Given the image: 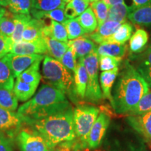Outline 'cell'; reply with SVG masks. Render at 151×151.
<instances>
[{
  "mask_svg": "<svg viewBox=\"0 0 151 151\" xmlns=\"http://www.w3.org/2000/svg\"><path fill=\"white\" fill-rule=\"evenodd\" d=\"M121 23L113 20H106L99 25L97 29L91 34L86 35L95 43L101 44L105 42L111 35H113L121 25Z\"/></svg>",
  "mask_w": 151,
  "mask_h": 151,
  "instance_id": "obj_14",
  "label": "cell"
},
{
  "mask_svg": "<svg viewBox=\"0 0 151 151\" xmlns=\"http://www.w3.org/2000/svg\"><path fill=\"white\" fill-rule=\"evenodd\" d=\"M73 73L76 95L81 99H85L88 86V73L82 58L78 60Z\"/></svg>",
  "mask_w": 151,
  "mask_h": 151,
  "instance_id": "obj_16",
  "label": "cell"
},
{
  "mask_svg": "<svg viewBox=\"0 0 151 151\" xmlns=\"http://www.w3.org/2000/svg\"><path fill=\"white\" fill-rule=\"evenodd\" d=\"M150 4H151V0H131V5L129 6V8L131 11Z\"/></svg>",
  "mask_w": 151,
  "mask_h": 151,
  "instance_id": "obj_43",
  "label": "cell"
},
{
  "mask_svg": "<svg viewBox=\"0 0 151 151\" xmlns=\"http://www.w3.org/2000/svg\"><path fill=\"white\" fill-rule=\"evenodd\" d=\"M0 138H6V134L4 133L0 132Z\"/></svg>",
  "mask_w": 151,
  "mask_h": 151,
  "instance_id": "obj_47",
  "label": "cell"
},
{
  "mask_svg": "<svg viewBox=\"0 0 151 151\" xmlns=\"http://www.w3.org/2000/svg\"><path fill=\"white\" fill-rule=\"evenodd\" d=\"M63 25L67 30V37L69 40H73L86 35V31L83 29L76 18L67 19L63 23Z\"/></svg>",
  "mask_w": 151,
  "mask_h": 151,
  "instance_id": "obj_35",
  "label": "cell"
},
{
  "mask_svg": "<svg viewBox=\"0 0 151 151\" xmlns=\"http://www.w3.org/2000/svg\"><path fill=\"white\" fill-rule=\"evenodd\" d=\"M14 14L6 10L5 14L0 18V35L11 37L15 29Z\"/></svg>",
  "mask_w": 151,
  "mask_h": 151,
  "instance_id": "obj_36",
  "label": "cell"
},
{
  "mask_svg": "<svg viewBox=\"0 0 151 151\" xmlns=\"http://www.w3.org/2000/svg\"><path fill=\"white\" fill-rule=\"evenodd\" d=\"M9 62L14 78H17L20 73L29 68L32 65L37 61L44 59L43 55H19L9 52L8 53Z\"/></svg>",
  "mask_w": 151,
  "mask_h": 151,
  "instance_id": "obj_10",
  "label": "cell"
},
{
  "mask_svg": "<svg viewBox=\"0 0 151 151\" xmlns=\"http://www.w3.org/2000/svg\"><path fill=\"white\" fill-rule=\"evenodd\" d=\"M41 61H37L32 65L26 70L20 73L16 78L20 79L28 84L38 86L41 78V75L39 72Z\"/></svg>",
  "mask_w": 151,
  "mask_h": 151,
  "instance_id": "obj_27",
  "label": "cell"
},
{
  "mask_svg": "<svg viewBox=\"0 0 151 151\" xmlns=\"http://www.w3.org/2000/svg\"><path fill=\"white\" fill-rule=\"evenodd\" d=\"M149 111H151V92L143 96L129 113L132 115H139Z\"/></svg>",
  "mask_w": 151,
  "mask_h": 151,
  "instance_id": "obj_40",
  "label": "cell"
},
{
  "mask_svg": "<svg viewBox=\"0 0 151 151\" xmlns=\"http://www.w3.org/2000/svg\"><path fill=\"white\" fill-rule=\"evenodd\" d=\"M129 12L130 9L125 3L111 6L109 9L107 20H113L123 24L127 22Z\"/></svg>",
  "mask_w": 151,
  "mask_h": 151,
  "instance_id": "obj_28",
  "label": "cell"
},
{
  "mask_svg": "<svg viewBox=\"0 0 151 151\" xmlns=\"http://www.w3.org/2000/svg\"><path fill=\"white\" fill-rule=\"evenodd\" d=\"M140 151H147V150H140Z\"/></svg>",
  "mask_w": 151,
  "mask_h": 151,
  "instance_id": "obj_52",
  "label": "cell"
},
{
  "mask_svg": "<svg viewBox=\"0 0 151 151\" xmlns=\"http://www.w3.org/2000/svg\"><path fill=\"white\" fill-rule=\"evenodd\" d=\"M7 9L14 14H29L32 9L31 0H9Z\"/></svg>",
  "mask_w": 151,
  "mask_h": 151,
  "instance_id": "obj_38",
  "label": "cell"
},
{
  "mask_svg": "<svg viewBox=\"0 0 151 151\" xmlns=\"http://www.w3.org/2000/svg\"><path fill=\"white\" fill-rule=\"evenodd\" d=\"M32 9L39 11H51L57 9H65L66 3L62 0H31Z\"/></svg>",
  "mask_w": 151,
  "mask_h": 151,
  "instance_id": "obj_34",
  "label": "cell"
},
{
  "mask_svg": "<svg viewBox=\"0 0 151 151\" xmlns=\"http://www.w3.org/2000/svg\"><path fill=\"white\" fill-rule=\"evenodd\" d=\"M119 72V67L115 68L111 71H102L99 77V83L102 91L103 97L109 99L111 104H112V94L111 90L114 85L116 77Z\"/></svg>",
  "mask_w": 151,
  "mask_h": 151,
  "instance_id": "obj_18",
  "label": "cell"
},
{
  "mask_svg": "<svg viewBox=\"0 0 151 151\" xmlns=\"http://www.w3.org/2000/svg\"><path fill=\"white\" fill-rule=\"evenodd\" d=\"M62 1H63L65 3H69L71 0H62Z\"/></svg>",
  "mask_w": 151,
  "mask_h": 151,
  "instance_id": "obj_49",
  "label": "cell"
},
{
  "mask_svg": "<svg viewBox=\"0 0 151 151\" xmlns=\"http://www.w3.org/2000/svg\"><path fill=\"white\" fill-rule=\"evenodd\" d=\"M43 37H49L62 42L68 43L67 30L63 24L53 21L45 25L43 30Z\"/></svg>",
  "mask_w": 151,
  "mask_h": 151,
  "instance_id": "obj_24",
  "label": "cell"
},
{
  "mask_svg": "<svg viewBox=\"0 0 151 151\" xmlns=\"http://www.w3.org/2000/svg\"><path fill=\"white\" fill-rule=\"evenodd\" d=\"M82 60L88 73V86L85 98L91 102H98L102 99L103 94L98 78L99 58L96 50Z\"/></svg>",
  "mask_w": 151,
  "mask_h": 151,
  "instance_id": "obj_6",
  "label": "cell"
},
{
  "mask_svg": "<svg viewBox=\"0 0 151 151\" xmlns=\"http://www.w3.org/2000/svg\"><path fill=\"white\" fill-rule=\"evenodd\" d=\"M43 81L48 85L61 90L65 94H75L74 79L70 71L58 60L48 55H45L42 65Z\"/></svg>",
  "mask_w": 151,
  "mask_h": 151,
  "instance_id": "obj_4",
  "label": "cell"
},
{
  "mask_svg": "<svg viewBox=\"0 0 151 151\" xmlns=\"http://www.w3.org/2000/svg\"><path fill=\"white\" fill-rule=\"evenodd\" d=\"M90 2L88 0H71L65 8V15L67 19L76 18L88 9Z\"/></svg>",
  "mask_w": 151,
  "mask_h": 151,
  "instance_id": "obj_30",
  "label": "cell"
},
{
  "mask_svg": "<svg viewBox=\"0 0 151 151\" xmlns=\"http://www.w3.org/2000/svg\"><path fill=\"white\" fill-rule=\"evenodd\" d=\"M5 11V9L2 8V7H1V6H0V12H1V11Z\"/></svg>",
  "mask_w": 151,
  "mask_h": 151,
  "instance_id": "obj_50",
  "label": "cell"
},
{
  "mask_svg": "<svg viewBox=\"0 0 151 151\" xmlns=\"http://www.w3.org/2000/svg\"><path fill=\"white\" fill-rule=\"evenodd\" d=\"M18 99L15 95L14 90L0 88V107L11 111L18 109Z\"/></svg>",
  "mask_w": 151,
  "mask_h": 151,
  "instance_id": "obj_33",
  "label": "cell"
},
{
  "mask_svg": "<svg viewBox=\"0 0 151 151\" xmlns=\"http://www.w3.org/2000/svg\"><path fill=\"white\" fill-rule=\"evenodd\" d=\"M104 1V2L109 6L119 4L125 3L124 2V0H105V1Z\"/></svg>",
  "mask_w": 151,
  "mask_h": 151,
  "instance_id": "obj_45",
  "label": "cell"
},
{
  "mask_svg": "<svg viewBox=\"0 0 151 151\" xmlns=\"http://www.w3.org/2000/svg\"><path fill=\"white\" fill-rule=\"evenodd\" d=\"M14 43L11 37L0 35V59L4 58L6 55L11 52Z\"/></svg>",
  "mask_w": 151,
  "mask_h": 151,
  "instance_id": "obj_42",
  "label": "cell"
},
{
  "mask_svg": "<svg viewBox=\"0 0 151 151\" xmlns=\"http://www.w3.org/2000/svg\"><path fill=\"white\" fill-rule=\"evenodd\" d=\"M65 9H57L51 11H39L37 9H32L30 11V13L32 15V16L35 18L37 19H43V18H48L53 21L60 22V23L63 24L66 20V18L65 15Z\"/></svg>",
  "mask_w": 151,
  "mask_h": 151,
  "instance_id": "obj_32",
  "label": "cell"
},
{
  "mask_svg": "<svg viewBox=\"0 0 151 151\" xmlns=\"http://www.w3.org/2000/svg\"><path fill=\"white\" fill-rule=\"evenodd\" d=\"M44 26V21L42 19H31L22 32V40L24 41H34L41 39L43 37Z\"/></svg>",
  "mask_w": 151,
  "mask_h": 151,
  "instance_id": "obj_17",
  "label": "cell"
},
{
  "mask_svg": "<svg viewBox=\"0 0 151 151\" xmlns=\"http://www.w3.org/2000/svg\"><path fill=\"white\" fill-rule=\"evenodd\" d=\"M77 58L76 55L75 50L71 48V47H69L68 50L66 51V52L62 56L61 61L60 62L69 71H73L74 72L76 67L77 65Z\"/></svg>",
  "mask_w": 151,
  "mask_h": 151,
  "instance_id": "obj_41",
  "label": "cell"
},
{
  "mask_svg": "<svg viewBox=\"0 0 151 151\" xmlns=\"http://www.w3.org/2000/svg\"><path fill=\"white\" fill-rule=\"evenodd\" d=\"M67 44L69 47H71L75 50L76 58L78 60L84 58L97 48L96 43L87 36H83L73 40H70L68 41Z\"/></svg>",
  "mask_w": 151,
  "mask_h": 151,
  "instance_id": "obj_15",
  "label": "cell"
},
{
  "mask_svg": "<svg viewBox=\"0 0 151 151\" xmlns=\"http://www.w3.org/2000/svg\"><path fill=\"white\" fill-rule=\"evenodd\" d=\"M127 18L136 25L148 27L151 25V4L131 11Z\"/></svg>",
  "mask_w": 151,
  "mask_h": 151,
  "instance_id": "obj_19",
  "label": "cell"
},
{
  "mask_svg": "<svg viewBox=\"0 0 151 151\" xmlns=\"http://www.w3.org/2000/svg\"><path fill=\"white\" fill-rule=\"evenodd\" d=\"M16 141L20 151H51L42 136L32 128L19 130Z\"/></svg>",
  "mask_w": 151,
  "mask_h": 151,
  "instance_id": "obj_7",
  "label": "cell"
},
{
  "mask_svg": "<svg viewBox=\"0 0 151 151\" xmlns=\"http://www.w3.org/2000/svg\"><path fill=\"white\" fill-rule=\"evenodd\" d=\"M37 87L34 85L28 84L20 79L16 78L13 90L19 101H26L29 100L30 98L35 94Z\"/></svg>",
  "mask_w": 151,
  "mask_h": 151,
  "instance_id": "obj_25",
  "label": "cell"
},
{
  "mask_svg": "<svg viewBox=\"0 0 151 151\" xmlns=\"http://www.w3.org/2000/svg\"><path fill=\"white\" fill-rule=\"evenodd\" d=\"M43 137L52 150L59 145H71L76 139L71 106L28 124Z\"/></svg>",
  "mask_w": 151,
  "mask_h": 151,
  "instance_id": "obj_3",
  "label": "cell"
},
{
  "mask_svg": "<svg viewBox=\"0 0 151 151\" xmlns=\"http://www.w3.org/2000/svg\"><path fill=\"white\" fill-rule=\"evenodd\" d=\"M104 1H105V0H104Z\"/></svg>",
  "mask_w": 151,
  "mask_h": 151,
  "instance_id": "obj_54",
  "label": "cell"
},
{
  "mask_svg": "<svg viewBox=\"0 0 151 151\" xmlns=\"http://www.w3.org/2000/svg\"><path fill=\"white\" fill-rule=\"evenodd\" d=\"M14 76L10 67L8 54L0 59V88L13 90Z\"/></svg>",
  "mask_w": 151,
  "mask_h": 151,
  "instance_id": "obj_22",
  "label": "cell"
},
{
  "mask_svg": "<svg viewBox=\"0 0 151 151\" xmlns=\"http://www.w3.org/2000/svg\"><path fill=\"white\" fill-rule=\"evenodd\" d=\"M118 76L111 93V105L116 113H129L148 93L150 88L129 60L123 62Z\"/></svg>",
  "mask_w": 151,
  "mask_h": 151,
  "instance_id": "obj_1",
  "label": "cell"
},
{
  "mask_svg": "<svg viewBox=\"0 0 151 151\" xmlns=\"http://www.w3.org/2000/svg\"><path fill=\"white\" fill-rule=\"evenodd\" d=\"M29 14H14V20L15 23V29L11 39L13 43H18L22 40V35L27 24L31 20Z\"/></svg>",
  "mask_w": 151,
  "mask_h": 151,
  "instance_id": "obj_31",
  "label": "cell"
},
{
  "mask_svg": "<svg viewBox=\"0 0 151 151\" xmlns=\"http://www.w3.org/2000/svg\"><path fill=\"white\" fill-rule=\"evenodd\" d=\"M0 151H14L10 141L7 138H0Z\"/></svg>",
  "mask_w": 151,
  "mask_h": 151,
  "instance_id": "obj_44",
  "label": "cell"
},
{
  "mask_svg": "<svg viewBox=\"0 0 151 151\" xmlns=\"http://www.w3.org/2000/svg\"><path fill=\"white\" fill-rule=\"evenodd\" d=\"M96 51L99 56H112L123 58L127 53V46L124 44L114 43H102L97 46Z\"/></svg>",
  "mask_w": 151,
  "mask_h": 151,
  "instance_id": "obj_21",
  "label": "cell"
},
{
  "mask_svg": "<svg viewBox=\"0 0 151 151\" xmlns=\"http://www.w3.org/2000/svg\"><path fill=\"white\" fill-rule=\"evenodd\" d=\"M87 34H91L98 27V22L96 16L92 9L88 8L80 16L76 18Z\"/></svg>",
  "mask_w": 151,
  "mask_h": 151,
  "instance_id": "obj_26",
  "label": "cell"
},
{
  "mask_svg": "<svg viewBox=\"0 0 151 151\" xmlns=\"http://www.w3.org/2000/svg\"><path fill=\"white\" fill-rule=\"evenodd\" d=\"M130 59L134 62L133 67L151 88V45L141 53L132 55Z\"/></svg>",
  "mask_w": 151,
  "mask_h": 151,
  "instance_id": "obj_9",
  "label": "cell"
},
{
  "mask_svg": "<svg viewBox=\"0 0 151 151\" xmlns=\"http://www.w3.org/2000/svg\"><path fill=\"white\" fill-rule=\"evenodd\" d=\"M11 53L19 55H46L47 49L43 38L34 41H21L14 43Z\"/></svg>",
  "mask_w": 151,
  "mask_h": 151,
  "instance_id": "obj_12",
  "label": "cell"
},
{
  "mask_svg": "<svg viewBox=\"0 0 151 151\" xmlns=\"http://www.w3.org/2000/svg\"><path fill=\"white\" fill-rule=\"evenodd\" d=\"M90 8L95 15L97 18L98 26L101 25L107 20L109 6L106 4L104 0L94 1L90 4Z\"/></svg>",
  "mask_w": 151,
  "mask_h": 151,
  "instance_id": "obj_37",
  "label": "cell"
},
{
  "mask_svg": "<svg viewBox=\"0 0 151 151\" xmlns=\"http://www.w3.org/2000/svg\"><path fill=\"white\" fill-rule=\"evenodd\" d=\"M111 118L106 113H100L90 130L88 140V146L94 149L99 146L110 124Z\"/></svg>",
  "mask_w": 151,
  "mask_h": 151,
  "instance_id": "obj_8",
  "label": "cell"
},
{
  "mask_svg": "<svg viewBox=\"0 0 151 151\" xmlns=\"http://www.w3.org/2000/svg\"><path fill=\"white\" fill-rule=\"evenodd\" d=\"M88 1H89V2H91L92 3V2H93L94 1H95V0H88Z\"/></svg>",
  "mask_w": 151,
  "mask_h": 151,
  "instance_id": "obj_51",
  "label": "cell"
},
{
  "mask_svg": "<svg viewBox=\"0 0 151 151\" xmlns=\"http://www.w3.org/2000/svg\"><path fill=\"white\" fill-rule=\"evenodd\" d=\"M99 69L101 71H107L119 67L121 64L122 58L119 57L112 56H99Z\"/></svg>",
  "mask_w": 151,
  "mask_h": 151,
  "instance_id": "obj_39",
  "label": "cell"
},
{
  "mask_svg": "<svg viewBox=\"0 0 151 151\" xmlns=\"http://www.w3.org/2000/svg\"><path fill=\"white\" fill-rule=\"evenodd\" d=\"M42 38L46 46V55L51 57L60 62L61 61L62 56L69 48L67 43L56 40L49 37H43Z\"/></svg>",
  "mask_w": 151,
  "mask_h": 151,
  "instance_id": "obj_20",
  "label": "cell"
},
{
  "mask_svg": "<svg viewBox=\"0 0 151 151\" xmlns=\"http://www.w3.org/2000/svg\"><path fill=\"white\" fill-rule=\"evenodd\" d=\"M100 113L99 109L90 105H81L73 110V123L78 144L85 148L88 146L90 130Z\"/></svg>",
  "mask_w": 151,
  "mask_h": 151,
  "instance_id": "obj_5",
  "label": "cell"
},
{
  "mask_svg": "<svg viewBox=\"0 0 151 151\" xmlns=\"http://www.w3.org/2000/svg\"><path fill=\"white\" fill-rule=\"evenodd\" d=\"M95 1H99V0H95Z\"/></svg>",
  "mask_w": 151,
  "mask_h": 151,
  "instance_id": "obj_53",
  "label": "cell"
},
{
  "mask_svg": "<svg viewBox=\"0 0 151 151\" xmlns=\"http://www.w3.org/2000/svg\"><path fill=\"white\" fill-rule=\"evenodd\" d=\"M5 11H6V9H5V11H1V12H0V18H1V17H2V16H4V14H5Z\"/></svg>",
  "mask_w": 151,
  "mask_h": 151,
  "instance_id": "obj_48",
  "label": "cell"
},
{
  "mask_svg": "<svg viewBox=\"0 0 151 151\" xmlns=\"http://www.w3.org/2000/svg\"><path fill=\"white\" fill-rule=\"evenodd\" d=\"M22 120L14 111L0 107V132L9 137L14 136L21 127Z\"/></svg>",
  "mask_w": 151,
  "mask_h": 151,
  "instance_id": "obj_11",
  "label": "cell"
},
{
  "mask_svg": "<svg viewBox=\"0 0 151 151\" xmlns=\"http://www.w3.org/2000/svg\"><path fill=\"white\" fill-rule=\"evenodd\" d=\"M128 123L138 133L151 139V111L128 117Z\"/></svg>",
  "mask_w": 151,
  "mask_h": 151,
  "instance_id": "obj_13",
  "label": "cell"
},
{
  "mask_svg": "<svg viewBox=\"0 0 151 151\" xmlns=\"http://www.w3.org/2000/svg\"><path fill=\"white\" fill-rule=\"evenodd\" d=\"M66 94L48 84H43L34 97L20 106L17 114L26 124L70 107Z\"/></svg>",
  "mask_w": 151,
  "mask_h": 151,
  "instance_id": "obj_2",
  "label": "cell"
},
{
  "mask_svg": "<svg viewBox=\"0 0 151 151\" xmlns=\"http://www.w3.org/2000/svg\"><path fill=\"white\" fill-rule=\"evenodd\" d=\"M9 0H0V6H1L7 7L9 5Z\"/></svg>",
  "mask_w": 151,
  "mask_h": 151,
  "instance_id": "obj_46",
  "label": "cell"
},
{
  "mask_svg": "<svg viewBox=\"0 0 151 151\" xmlns=\"http://www.w3.org/2000/svg\"><path fill=\"white\" fill-rule=\"evenodd\" d=\"M133 32V27L129 22H124L122 24L118 30L111 35L110 37L104 43H114L124 44L132 37Z\"/></svg>",
  "mask_w": 151,
  "mask_h": 151,
  "instance_id": "obj_29",
  "label": "cell"
},
{
  "mask_svg": "<svg viewBox=\"0 0 151 151\" xmlns=\"http://www.w3.org/2000/svg\"><path fill=\"white\" fill-rule=\"evenodd\" d=\"M148 34L146 30L137 29L129 39V50L133 54H139L145 50L148 44Z\"/></svg>",
  "mask_w": 151,
  "mask_h": 151,
  "instance_id": "obj_23",
  "label": "cell"
}]
</instances>
